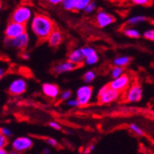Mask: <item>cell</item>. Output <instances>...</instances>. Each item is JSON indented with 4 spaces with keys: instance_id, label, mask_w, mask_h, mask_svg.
Instances as JSON below:
<instances>
[{
    "instance_id": "6da1fadb",
    "label": "cell",
    "mask_w": 154,
    "mask_h": 154,
    "mask_svg": "<svg viewBox=\"0 0 154 154\" xmlns=\"http://www.w3.org/2000/svg\"><path fill=\"white\" fill-rule=\"evenodd\" d=\"M31 29L39 41H47L49 35L55 29L54 20L44 13H37L31 20Z\"/></svg>"
},
{
    "instance_id": "7a4b0ae2",
    "label": "cell",
    "mask_w": 154,
    "mask_h": 154,
    "mask_svg": "<svg viewBox=\"0 0 154 154\" xmlns=\"http://www.w3.org/2000/svg\"><path fill=\"white\" fill-rule=\"evenodd\" d=\"M122 92L111 88L109 84L102 86L97 91V102L100 104L105 105L115 103L121 97Z\"/></svg>"
},
{
    "instance_id": "3957f363",
    "label": "cell",
    "mask_w": 154,
    "mask_h": 154,
    "mask_svg": "<svg viewBox=\"0 0 154 154\" xmlns=\"http://www.w3.org/2000/svg\"><path fill=\"white\" fill-rule=\"evenodd\" d=\"M143 89L138 83L130 84V86L125 91L124 99L128 103H136L142 100Z\"/></svg>"
},
{
    "instance_id": "277c9868",
    "label": "cell",
    "mask_w": 154,
    "mask_h": 154,
    "mask_svg": "<svg viewBox=\"0 0 154 154\" xmlns=\"http://www.w3.org/2000/svg\"><path fill=\"white\" fill-rule=\"evenodd\" d=\"M32 10L28 6L18 7L11 15V20L21 24H27L32 19Z\"/></svg>"
},
{
    "instance_id": "5b68a950",
    "label": "cell",
    "mask_w": 154,
    "mask_h": 154,
    "mask_svg": "<svg viewBox=\"0 0 154 154\" xmlns=\"http://www.w3.org/2000/svg\"><path fill=\"white\" fill-rule=\"evenodd\" d=\"M93 97V89L89 84H85L78 88L76 91V98L79 101V107H85L89 105Z\"/></svg>"
},
{
    "instance_id": "8992f818",
    "label": "cell",
    "mask_w": 154,
    "mask_h": 154,
    "mask_svg": "<svg viewBox=\"0 0 154 154\" xmlns=\"http://www.w3.org/2000/svg\"><path fill=\"white\" fill-rule=\"evenodd\" d=\"M93 21L97 27L104 29V28L113 25L116 22V18L114 15L106 12L105 10H99L95 14Z\"/></svg>"
},
{
    "instance_id": "52a82bcc",
    "label": "cell",
    "mask_w": 154,
    "mask_h": 154,
    "mask_svg": "<svg viewBox=\"0 0 154 154\" xmlns=\"http://www.w3.org/2000/svg\"><path fill=\"white\" fill-rule=\"evenodd\" d=\"M5 42L8 47H12L19 51H24L27 48L28 45H29L30 37L27 32H24L15 38H6Z\"/></svg>"
},
{
    "instance_id": "ba28073f",
    "label": "cell",
    "mask_w": 154,
    "mask_h": 154,
    "mask_svg": "<svg viewBox=\"0 0 154 154\" xmlns=\"http://www.w3.org/2000/svg\"><path fill=\"white\" fill-rule=\"evenodd\" d=\"M109 86L111 88H113L120 92H124L125 90H127L131 84V77L127 74L124 73L123 75H121L118 78L116 79H112V80L108 83Z\"/></svg>"
},
{
    "instance_id": "9c48e42d",
    "label": "cell",
    "mask_w": 154,
    "mask_h": 154,
    "mask_svg": "<svg viewBox=\"0 0 154 154\" xmlns=\"http://www.w3.org/2000/svg\"><path fill=\"white\" fill-rule=\"evenodd\" d=\"M11 146H12V149H14L15 152H24L32 148L33 141L31 137H20L14 139Z\"/></svg>"
},
{
    "instance_id": "30bf717a",
    "label": "cell",
    "mask_w": 154,
    "mask_h": 154,
    "mask_svg": "<svg viewBox=\"0 0 154 154\" xmlns=\"http://www.w3.org/2000/svg\"><path fill=\"white\" fill-rule=\"evenodd\" d=\"M26 32V25L25 24H21L19 22H15V21H10L6 30H5V36L6 38H15L17 36L21 35L22 33Z\"/></svg>"
},
{
    "instance_id": "8fae6325",
    "label": "cell",
    "mask_w": 154,
    "mask_h": 154,
    "mask_svg": "<svg viewBox=\"0 0 154 154\" xmlns=\"http://www.w3.org/2000/svg\"><path fill=\"white\" fill-rule=\"evenodd\" d=\"M82 53L84 54V64L92 66L99 63L100 57L97 51L91 46H83L81 47Z\"/></svg>"
},
{
    "instance_id": "7c38bea8",
    "label": "cell",
    "mask_w": 154,
    "mask_h": 154,
    "mask_svg": "<svg viewBox=\"0 0 154 154\" xmlns=\"http://www.w3.org/2000/svg\"><path fill=\"white\" fill-rule=\"evenodd\" d=\"M27 91V82L24 79H14L8 89V93L11 96H20Z\"/></svg>"
},
{
    "instance_id": "4fadbf2b",
    "label": "cell",
    "mask_w": 154,
    "mask_h": 154,
    "mask_svg": "<svg viewBox=\"0 0 154 154\" xmlns=\"http://www.w3.org/2000/svg\"><path fill=\"white\" fill-rule=\"evenodd\" d=\"M78 67L77 65H75L74 63L70 62L69 60H66L60 63H57V65H54L52 67V73L54 75H61L64 73H68L71 72Z\"/></svg>"
},
{
    "instance_id": "5bb4252c",
    "label": "cell",
    "mask_w": 154,
    "mask_h": 154,
    "mask_svg": "<svg viewBox=\"0 0 154 154\" xmlns=\"http://www.w3.org/2000/svg\"><path fill=\"white\" fill-rule=\"evenodd\" d=\"M42 91L43 93L50 98V99H57V98L59 97L60 95V89H59V86L57 85L55 83H50V82H47V83H44L43 86H42Z\"/></svg>"
},
{
    "instance_id": "9a60e30c",
    "label": "cell",
    "mask_w": 154,
    "mask_h": 154,
    "mask_svg": "<svg viewBox=\"0 0 154 154\" xmlns=\"http://www.w3.org/2000/svg\"><path fill=\"white\" fill-rule=\"evenodd\" d=\"M64 41V34L63 32L58 29V28L55 27V29L52 32V33L49 35L47 39V43L50 47L52 48H57Z\"/></svg>"
},
{
    "instance_id": "2e32d148",
    "label": "cell",
    "mask_w": 154,
    "mask_h": 154,
    "mask_svg": "<svg viewBox=\"0 0 154 154\" xmlns=\"http://www.w3.org/2000/svg\"><path fill=\"white\" fill-rule=\"evenodd\" d=\"M67 60L74 63L78 66H82L84 64V54L81 48H76L69 52L67 54Z\"/></svg>"
},
{
    "instance_id": "e0dca14e",
    "label": "cell",
    "mask_w": 154,
    "mask_h": 154,
    "mask_svg": "<svg viewBox=\"0 0 154 154\" xmlns=\"http://www.w3.org/2000/svg\"><path fill=\"white\" fill-rule=\"evenodd\" d=\"M122 32L125 36L131 38V39H139L141 37L140 32H139L137 29H136L134 26L128 25V27H125L122 30Z\"/></svg>"
},
{
    "instance_id": "ac0fdd59",
    "label": "cell",
    "mask_w": 154,
    "mask_h": 154,
    "mask_svg": "<svg viewBox=\"0 0 154 154\" xmlns=\"http://www.w3.org/2000/svg\"><path fill=\"white\" fill-rule=\"evenodd\" d=\"M149 21V18L145 15H134L131 16L127 20V24L129 26H137L139 24H142L145 22Z\"/></svg>"
},
{
    "instance_id": "d6986e66",
    "label": "cell",
    "mask_w": 154,
    "mask_h": 154,
    "mask_svg": "<svg viewBox=\"0 0 154 154\" xmlns=\"http://www.w3.org/2000/svg\"><path fill=\"white\" fill-rule=\"evenodd\" d=\"M130 62H131V57H128V55H117L113 60V65L125 67L130 64Z\"/></svg>"
},
{
    "instance_id": "ffe728a7",
    "label": "cell",
    "mask_w": 154,
    "mask_h": 154,
    "mask_svg": "<svg viewBox=\"0 0 154 154\" xmlns=\"http://www.w3.org/2000/svg\"><path fill=\"white\" fill-rule=\"evenodd\" d=\"M77 2L78 0H63L61 6L66 11H76Z\"/></svg>"
},
{
    "instance_id": "44dd1931",
    "label": "cell",
    "mask_w": 154,
    "mask_h": 154,
    "mask_svg": "<svg viewBox=\"0 0 154 154\" xmlns=\"http://www.w3.org/2000/svg\"><path fill=\"white\" fill-rule=\"evenodd\" d=\"M95 79H96V72L93 70H87L82 76V79L84 83H86V84H90L93 82Z\"/></svg>"
},
{
    "instance_id": "7402d4cb",
    "label": "cell",
    "mask_w": 154,
    "mask_h": 154,
    "mask_svg": "<svg viewBox=\"0 0 154 154\" xmlns=\"http://www.w3.org/2000/svg\"><path fill=\"white\" fill-rule=\"evenodd\" d=\"M125 73V67L122 66H114V67L111 69L110 71V75L112 79H116L120 77L121 75H123Z\"/></svg>"
},
{
    "instance_id": "603a6c76",
    "label": "cell",
    "mask_w": 154,
    "mask_h": 154,
    "mask_svg": "<svg viewBox=\"0 0 154 154\" xmlns=\"http://www.w3.org/2000/svg\"><path fill=\"white\" fill-rule=\"evenodd\" d=\"M129 129L137 136H139V137H143L145 135V132L143 131V129L139 127V125H137V124H130L129 125Z\"/></svg>"
},
{
    "instance_id": "cb8c5ba5",
    "label": "cell",
    "mask_w": 154,
    "mask_h": 154,
    "mask_svg": "<svg viewBox=\"0 0 154 154\" xmlns=\"http://www.w3.org/2000/svg\"><path fill=\"white\" fill-rule=\"evenodd\" d=\"M72 95L73 93L70 90H65L62 92H60L59 99L61 102H66L67 100L70 99V98H72Z\"/></svg>"
},
{
    "instance_id": "d4e9b609",
    "label": "cell",
    "mask_w": 154,
    "mask_h": 154,
    "mask_svg": "<svg viewBox=\"0 0 154 154\" xmlns=\"http://www.w3.org/2000/svg\"><path fill=\"white\" fill-rule=\"evenodd\" d=\"M91 0H78L77 6H76V11H84L86 7L89 5V3Z\"/></svg>"
},
{
    "instance_id": "484cf974",
    "label": "cell",
    "mask_w": 154,
    "mask_h": 154,
    "mask_svg": "<svg viewBox=\"0 0 154 154\" xmlns=\"http://www.w3.org/2000/svg\"><path fill=\"white\" fill-rule=\"evenodd\" d=\"M129 1L136 6H142V7H147L149 6L152 3V0H129Z\"/></svg>"
},
{
    "instance_id": "4316f807",
    "label": "cell",
    "mask_w": 154,
    "mask_h": 154,
    "mask_svg": "<svg viewBox=\"0 0 154 154\" xmlns=\"http://www.w3.org/2000/svg\"><path fill=\"white\" fill-rule=\"evenodd\" d=\"M97 9V4L96 2H93V1H91L89 3V5L86 7V8L84 9V12H85L86 14H92L96 11Z\"/></svg>"
},
{
    "instance_id": "83f0119b",
    "label": "cell",
    "mask_w": 154,
    "mask_h": 154,
    "mask_svg": "<svg viewBox=\"0 0 154 154\" xmlns=\"http://www.w3.org/2000/svg\"><path fill=\"white\" fill-rule=\"evenodd\" d=\"M66 103L68 107H70V108L79 107V101H78L77 98H70V99L66 102Z\"/></svg>"
},
{
    "instance_id": "f1b7e54d",
    "label": "cell",
    "mask_w": 154,
    "mask_h": 154,
    "mask_svg": "<svg viewBox=\"0 0 154 154\" xmlns=\"http://www.w3.org/2000/svg\"><path fill=\"white\" fill-rule=\"evenodd\" d=\"M142 36L144 37V39L149 40V41H153L154 38V29H149V30H146Z\"/></svg>"
},
{
    "instance_id": "f546056e",
    "label": "cell",
    "mask_w": 154,
    "mask_h": 154,
    "mask_svg": "<svg viewBox=\"0 0 154 154\" xmlns=\"http://www.w3.org/2000/svg\"><path fill=\"white\" fill-rule=\"evenodd\" d=\"M8 145V138L0 132V149H3Z\"/></svg>"
},
{
    "instance_id": "4dcf8cb0",
    "label": "cell",
    "mask_w": 154,
    "mask_h": 154,
    "mask_svg": "<svg viewBox=\"0 0 154 154\" xmlns=\"http://www.w3.org/2000/svg\"><path fill=\"white\" fill-rule=\"evenodd\" d=\"M49 127L52 128L54 129V130H61V129H62L61 125H60L58 122H57V121H51V122L49 123Z\"/></svg>"
},
{
    "instance_id": "1f68e13d",
    "label": "cell",
    "mask_w": 154,
    "mask_h": 154,
    "mask_svg": "<svg viewBox=\"0 0 154 154\" xmlns=\"http://www.w3.org/2000/svg\"><path fill=\"white\" fill-rule=\"evenodd\" d=\"M45 141H46V143L49 145V146H51V147H57L58 146V142H57V139H54V138H53V137H47L46 139H45Z\"/></svg>"
},
{
    "instance_id": "d6a6232c",
    "label": "cell",
    "mask_w": 154,
    "mask_h": 154,
    "mask_svg": "<svg viewBox=\"0 0 154 154\" xmlns=\"http://www.w3.org/2000/svg\"><path fill=\"white\" fill-rule=\"evenodd\" d=\"M0 132H1L3 135H5L6 137H9L12 136L11 130H9V129L7 128H0Z\"/></svg>"
},
{
    "instance_id": "836d02e7",
    "label": "cell",
    "mask_w": 154,
    "mask_h": 154,
    "mask_svg": "<svg viewBox=\"0 0 154 154\" xmlns=\"http://www.w3.org/2000/svg\"><path fill=\"white\" fill-rule=\"evenodd\" d=\"M45 1L50 4V5H53V6H57V5H61L63 0H45Z\"/></svg>"
},
{
    "instance_id": "e575fe53",
    "label": "cell",
    "mask_w": 154,
    "mask_h": 154,
    "mask_svg": "<svg viewBox=\"0 0 154 154\" xmlns=\"http://www.w3.org/2000/svg\"><path fill=\"white\" fill-rule=\"evenodd\" d=\"M95 149V145L94 144H91L88 146V148L86 149V150L84 151V153H91V151H93Z\"/></svg>"
},
{
    "instance_id": "d590c367",
    "label": "cell",
    "mask_w": 154,
    "mask_h": 154,
    "mask_svg": "<svg viewBox=\"0 0 154 154\" xmlns=\"http://www.w3.org/2000/svg\"><path fill=\"white\" fill-rule=\"evenodd\" d=\"M5 73H6V70L4 68H0V80L3 79V77L5 76Z\"/></svg>"
},
{
    "instance_id": "8d00e7d4",
    "label": "cell",
    "mask_w": 154,
    "mask_h": 154,
    "mask_svg": "<svg viewBox=\"0 0 154 154\" xmlns=\"http://www.w3.org/2000/svg\"><path fill=\"white\" fill-rule=\"evenodd\" d=\"M21 57H22V58H24V59H29V58H30V55L28 54H26V53H22V54H21Z\"/></svg>"
},
{
    "instance_id": "74e56055",
    "label": "cell",
    "mask_w": 154,
    "mask_h": 154,
    "mask_svg": "<svg viewBox=\"0 0 154 154\" xmlns=\"http://www.w3.org/2000/svg\"><path fill=\"white\" fill-rule=\"evenodd\" d=\"M7 153H8V151L5 149V148L0 149V154H7Z\"/></svg>"
},
{
    "instance_id": "f35d334b",
    "label": "cell",
    "mask_w": 154,
    "mask_h": 154,
    "mask_svg": "<svg viewBox=\"0 0 154 154\" xmlns=\"http://www.w3.org/2000/svg\"><path fill=\"white\" fill-rule=\"evenodd\" d=\"M43 152L44 153H51V150H49V149H45Z\"/></svg>"
},
{
    "instance_id": "ab89813d",
    "label": "cell",
    "mask_w": 154,
    "mask_h": 154,
    "mask_svg": "<svg viewBox=\"0 0 154 154\" xmlns=\"http://www.w3.org/2000/svg\"><path fill=\"white\" fill-rule=\"evenodd\" d=\"M107 1H110V2H116V1H119V0H107Z\"/></svg>"
},
{
    "instance_id": "60d3db41",
    "label": "cell",
    "mask_w": 154,
    "mask_h": 154,
    "mask_svg": "<svg viewBox=\"0 0 154 154\" xmlns=\"http://www.w3.org/2000/svg\"><path fill=\"white\" fill-rule=\"evenodd\" d=\"M1 8H2V3H1V1H0V9H1Z\"/></svg>"
},
{
    "instance_id": "b9f144b4",
    "label": "cell",
    "mask_w": 154,
    "mask_h": 154,
    "mask_svg": "<svg viewBox=\"0 0 154 154\" xmlns=\"http://www.w3.org/2000/svg\"><path fill=\"white\" fill-rule=\"evenodd\" d=\"M153 42H154V38H153Z\"/></svg>"
}]
</instances>
